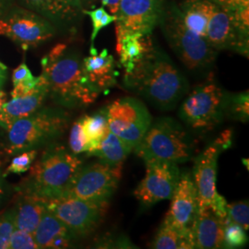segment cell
I'll list each match as a JSON object with an SVG mask.
<instances>
[{
	"label": "cell",
	"instance_id": "obj_1",
	"mask_svg": "<svg viewBox=\"0 0 249 249\" xmlns=\"http://www.w3.org/2000/svg\"><path fill=\"white\" fill-rule=\"evenodd\" d=\"M124 86L158 109L175 108L187 93L188 82L169 55L157 45L124 75Z\"/></svg>",
	"mask_w": 249,
	"mask_h": 249
},
{
	"label": "cell",
	"instance_id": "obj_2",
	"mask_svg": "<svg viewBox=\"0 0 249 249\" xmlns=\"http://www.w3.org/2000/svg\"><path fill=\"white\" fill-rule=\"evenodd\" d=\"M41 64L48 95L57 104L70 108L88 107L98 98L100 93L87 79L82 59L67 45L54 46Z\"/></svg>",
	"mask_w": 249,
	"mask_h": 249
},
{
	"label": "cell",
	"instance_id": "obj_3",
	"mask_svg": "<svg viewBox=\"0 0 249 249\" xmlns=\"http://www.w3.org/2000/svg\"><path fill=\"white\" fill-rule=\"evenodd\" d=\"M81 165L82 160L62 145H50L32 164L21 187L23 193L45 200L63 196Z\"/></svg>",
	"mask_w": 249,
	"mask_h": 249
},
{
	"label": "cell",
	"instance_id": "obj_4",
	"mask_svg": "<svg viewBox=\"0 0 249 249\" xmlns=\"http://www.w3.org/2000/svg\"><path fill=\"white\" fill-rule=\"evenodd\" d=\"M69 123L70 116L62 109L40 108L10 124L6 151L12 155L52 142L65 133Z\"/></svg>",
	"mask_w": 249,
	"mask_h": 249
},
{
	"label": "cell",
	"instance_id": "obj_5",
	"mask_svg": "<svg viewBox=\"0 0 249 249\" xmlns=\"http://www.w3.org/2000/svg\"><path fill=\"white\" fill-rule=\"evenodd\" d=\"M194 142L186 129L171 117H160L151 124L135 153L144 161L167 160L176 163L193 158Z\"/></svg>",
	"mask_w": 249,
	"mask_h": 249
},
{
	"label": "cell",
	"instance_id": "obj_6",
	"mask_svg": "<svg viewBox=\"0 0 249 249\" xmlns=\"http://www.w3.org/2000/svg\"><path fill=\"white\" fill-rule=\"evenodd\" d=\"M160 24L170 47L189 71L204 70L214 62L216 50L205 37L185 25L179 8L164 10Z\"/></svg>",
	"mask_w": 249,
	"mask_h": 249
},
{
	"label": "cell",
	"instance_id": "obj_7",
	"mask_svg": "<svg viewBox=\"0 0 249 249\" xmlns=\"http://www.w3.org/2000/svg\"><path fill=\"white\" fill-rule=\"evenodd\" d=\"M232 133L225 130L213 142L194 159L193 179L196 185L198 209L210 207L214 213L225 221L227 215V201L217 191L218 160L223 151L231 145Z\"/></svg>",
	"mask_w": 249,
	"mask_h": 249
},
{
	"label": "cell",
	"instance_id": "obj_8",
	"mask_svg": "<svg viewBox=\"0 0 249 249\" xmlns=\"http://www.w3.org/2000/svg\"><path fill=\"white\" fill-rule=\"evenodd\" d=\"M229 95L213 82L197 85L181 105L179 116L194 130H209L226 116Z\"/></svg>",
	"mask_w": 249,
	"mask_h": 249
},
{
	"label": "cell",
	"instance_id": "obj_9",
	"mask_svg": "<svg viewBox=\"0 0 249 249\" xmlns=\"http://www.w3.org/2000/svg\"><path fill=\"white\" fill-rule=\"evenodd\" d=\"M107 107L109 130L131 152L140 144L152 121L148 108L133 97L116 99Z\"/></svg>",
	"mask_w": 249,
	"mask_h": 249
},
{
	"label": "cell",
	"instance_id": "obj_10",
	"mask_svg": "<svg viewBox=\"0 0 249 249\" xmlns=\"http://www.w3.org/2000/svg\"><path fill=\"white\" fill-rule=\"evenodd\" d=\"M45 201L46 209L70 230L75 238L87 236L96 230L106 215L108 204L69 196Z\"/></svg>",
	"mask_w": 249,
	"mask_h": 249
},
{
	"label": "cell",
	"instance_id": "obj_11",
	"mask_svg": "<svg viewBox=\"0 0 249 249\" xmlns=\"http://www.w3.org/2000/svg\"><path fill=\"white\" fill-rule=\"evenodd\" d=\"M120 178L121 168H113L101 161L81 165L64 196L108 203L116 192Z\"/></svg>",
	"mask_w": 249,
	"mask_h": 249
},
{
	"label": "cell",
	"instance_id": "obj_12",
	"mask_svg": "<svg viewBox=\"0 0 249 249\" xmlns=\"http://www.w3.org/2000/svg\"><path fill=\"white\" fill-rule=\"evenodd\" d=\"M55 34L50 20L25 9L4 13L0 18V36H6L23 51L42 45Z\"/></svg>",
	"mask_w": 249,
	"mask_h": 249
},
{
	"label": "cell",
	"instance_id": "obj_13",
	"mask_svg": "<svg viewBox=\"0 0 249 249\" xmlns=\"http://www.w3.org/2000/svg\"><path fill=\"white\" fill-rule=\"evenodd\" d=\"M146 175L134 191L142 206L150 208L165 199H171L177 187L181 171L178 163L167 160L145 161Z\"/></svg>",
	"mask_w": 249,
	"mask_h": 249
},
{
	"label": "cell",
	"instance_id": "obj_14",
	"mask_svg": "<svg viewBox=\"0 0 249 249\" xmlns=\"http://www.w3.org/2000/svg\"><path fill=\"white\" fill-rule=\"evenodd\" d=\"M164 0H120L116 15V34L151 35L164 13Z\"/></svg>",
	"mask_w": 249,
	"mask_h": 249
},
{
	"label": "cell",
	"instance_id": "obj_15",
	"mask_svg": "<svg viewBox=\"0 0 249 249\" xmlns=\"http://www.w3.org/2000/svg\"><path fill=\"white\" fill-rule=\"evenodd\" d=\"M241 33L231 13L216 5L209 21L206 39L217 50H232L249 56V38Z\"/></svg>",
	"mask_w": 249,
	"mask_h": 249
},
{
	"label": "cell",
	"instance_id": "obj_16",
	"mask_svg": "<svg viewBox=\"0 0 249 249\" xmlns=\"http://www.w3.org/2000/svg\"><path fill=\"white\" fill-rule=\"evenodd\" d=\"M171 200L165 219L184 231H192L198 212V198L194 179L189 172H181Z\"/></svg>",
	"mask_w": 249,
	"mask_h": 249
},
{
	"label": "cell",
	"instance_id": "obj_17",
	"mask_svg": "<svg viewBox=\"0 0 249 249\" xmlns=\"http://www.w3.org/2000/svg\"><path fill=\"white\" fill-rule=\"evenodd\" d=\"M82 63L87 79L100 94L116 85L119 72L114 56L107 49L98 52L91 45L89 56L84 57Z\"/></svg>",
	"mask_w": 249,
	"mask_h": 249
},
{
	"label": "cell",
	"instance_id": "obj_18",
	"mask_svg": "<svg viewBox=\"0 0 249 249\" xmlns=\"http://www.w3.org/2000/svg\"><path fill=\"white\" fill-rule=\"evenodd\" d=\"M224 224L210 207L198 209L191 229L195 249H224Z\"/></svg>",
	"mask_w": 249,
	"mask_h": 249
},
{
	"label": "cell",
	"instance_id": "obj_19",
	"mask_svg": "<svg viewBox=\"0 0 249 249\" xmlns=\"http://www.w3.org/2000/svg\"><path fill=\"white\" fill-rule=\"evenodd\" d=\"M47 96H49L47 85L41 76L40 84L32 92L21 97L12 98L4 104L0 109V126L7 130L10 124L18 119L34 114L42 108Z\"/></svg>",
	"mask_w": 249,
	"mask_h": 249
},
{
	"label": "cell",
	"instance_id": "obj_20",
	"mask_svg": "<svg viewBox=\"0 0 249 249\" xmlns=\"http://www.w3.org/2000/svg\"><path fill=\"white\" fill-rule=\"evenodd\" d=\"M33 234L40 249H67L75 239L70 230L47 209H45Z\"/></svg>",
	"mask_w": 249,
	"mask_h": 249
},
{
	"label": "cell",
	"instance_id": "obj_21",
	"mask_svg": "<svg viewBox=\"0 0 249 249\" xmlns=\"http://www.w3.org/2000/svg\"><path fill=\"white\" fill-rule=\"evenodd\" d=\"M153 45L151 35L142 33L116 34V51L124 74L133 71Z\"/></svg>",
	"mask_w": 249,
	"mask_h": 249
},
{
	"label": "cell",
	"instance_id": "obj_22",
	"mask_svg": "<svg viewBox=\"0 0 249 249\" xmlns=\"http://www.w3.org/2000/svg\"><path fill=\"white\" fill-rule=\"evenodd\" d=\"M30 9L52 23L69 24L82 12L77 0H23Z\"/></svg>",
	"mask_w": 249,
	"mask_h": 249
},
{
	"label": "cell",
	"instance_id": "obj_23",
	"mask_svg": "<svg viewBox=\"0 0 249 249\" xmlns=\"http://www.w3.org/2000/svg\"><path fill=\"white\" fill-rule=\"evenodd\" d=\"M46 209L45 199L23 193L14 208L15 229L34 233Z\"/></svg>",
	"mask_w": 249,
	"mask_h": 249
},
{
	"label": "cell",
	"instance_id": "obj_24",
	"mask_svg": "<svg viewBox=\"0 0 249 249\" xmlns=\"http://www.w3.org/2000/svg\"><path fill=\"white\" fill-rule=\"evenodd\" d=\"M215 8L216 4L211 0H187L179 9L185 25L206 38L207 27Z\"/></svg>",
	"mask_w": 249,
	"mask_h": 249
},
{
	"label": "cell",
	"instance_id": "obj_25",
	"mask_svg": "<svg viewBox=\"0 0 249 249\" xmlns=\"http://www.w3.org/2000/svg\"><path fill=\"white\" fill-rule=\"evenodd\" d=\"M151 248L156 249H195L192 231H184L164 218Z\"/></svg>",
	"mask_w": 249,
	"mask_h": 249
},
{
	"label": "cell",
	"instance_id": "obj_26",
	"mask_svg": "<svg viewBox=\"0 0 249 249\" xmlns=\"http://www.w3.org/2000/svg\"><path fill=\"white\" fill-rule=\"evenodd\" d=\"M130 151L126 149L122 141L113 133L108 130L98 147L89 152L87 156H96L99 161L107 164L113 168H122L124 160Z\"/></svg>",
	"mask_w": 249,
	"mask_h": 249
},
{
	"label": "cell",
	"instance_id": "obj_27",
	"mask_svg": "<svg viewBox=\"0 0 249 249\" xmlns=\"http://www.w3.org/2000/svg\"><path fill=\"white\" fill-rule=\"evenodd\" d=\"M82 127L87 139V151L95 150L107 131L108 119H107V107L101 109L91 116H86L81 118Z\"/></svg>",
	"mask_w": 249,
	"mask_h": 249
},
{
	"label": "cell",
	"instance_id": "obj_28",
	"mask_svg": "<svg viewBox=\"0 0 249 249\" xmlns=\"http://www.w3.org/2000/svg\"><path fill=\"white\" fill-rule=\"evenodd\" d=\"M230 12L243 35L249 36V0H211Z\"/></svg>",
	"mask_w": 249,
	"mask_h": 249
},
{
	"label": "cell",
	"instance_id": "obj_29",
	"mask_svg": "<svg viewBox=\"0 0 249 249\" xmlns=\"http://www.w3.org/2000/svg\"><path fill=\"white\" fill-rule=\"evenodd\" d=\"M238 121L248 122L249 118V91L229 95L227 105V114Z\"/></svg>",
	"mask_w": 249,
	"mask_h": 249
},
{
	"label": "cell",
	"instance_id": "obj_30",
	"mask_svg": "<svg viewBox=\"0 0 249 249\" xmlns=\"http://www.w3.org/2000/svg\"><path fill=\"white\" fill-rule=\"evenodd\" d=\"M224 249H240L248 244L247 231L236 223H225L223 229Z\"/></svg>",
	"mask_w": 249,
	"mask_h": 249
},
{
	"label": "cell",
	"instance_id": "obj_31",
	"mask_svg": "<svg viewBox=\"0 0 249 249\" xmlns=\"http://www.w3.org/2000/svg\"><path fill=\"white\" fill-rule=\"evenodd\" d=\"M82 13L88 15L92 22V32L90 36L91 45H93L95 38L97 37L102 29L110 25L111 23L115 22L116 20V16L110 14L103 6L92 10L83 9Z\"/></svg>",
	"mask_w": 249,
	"mask_h": 249
},
{
	"label": "cell",
	"instance_id": "obj_32",
	"mask_svg": "<svg viewBox=\"0 0 249 249\" xmlns=\"http://www.w3.org/2000/svg\"><path fill=\"white\" fill-rule=\"evenodd\" d=\"M225 223H233L242 226L246 231L249 229V206L248 200L227 204Z\"/></svg>",
	"mask_w": 249,
	"mask_h": 249
},
{
	"label": "cell",
	"instance_id": "obj_33",
	"mask_svg": "<svg viewBox=\"0 0 249 249\" xmlns=\"http://www.w3.org/2000/svg\"><path fill=\"white\" fill-rule=\"evenodd\" d=\"M38 151L36 149L29 150V151H22L20 154L14 157L9 167L3 174V177L6 178L10 174H22L31 168L33 162L36 160Z\"/></svg>",
	"mask_w": 249,
	"mask_h": 249
},
{
	"label": "cell",
	"instance_id": "obj_34",
	"mask_svg": "<svg viewBox=\"0 0 249 249\" xmlns=\"http://www.w3.org/2000/svg\"><path fill=\"white\" fill-rule=\"evenodd\" d=\"M70 148L72 153L76 155L87 151V139L82 127L81 118L72 124L70 133Z\"/></svg>",
	"mask_w": 249,
	"mask_h": 249
},
{
	"label": "cell",
	"instance_id": "obj_35",
	"mask_svg": "<svg viewBox=\"0 0 249 249\" xmlns=\"http://www.w3.org/2000/svg\"><path fill=\"white\" fill-rule=\"evenodd\" d=\"M14 230V209H12L0 215V249H9V240Z\"/></svg>",
	"mask_w": 249,
	"mask_h": 249
},
{
	"label": "cell",
	"instance_id": "obj_36",
	"mask_svg": "<svg viewBox=\"0 0 249 249\" xmlns=\"http://www.w3.org/2000/svg\"><path fill=\"white\" fill-rule=\"evenodd\" d=\"M9 249H38L34 234L15 229L9 240Z\"/></svg>",
	"mask_w": 249,
	"mask_h": 249
},
{
	"label": "cell",
	"instance_id": "obj_37",
	"mask_svg": "<svg viewBox=\"0 0 249 249\" xmlns=\"http://www.w3.org/2000/svg\"><path fill=\"white\" fill-rule=\"evenodd\" d=\"M102 6L107 8L110 14L116 16L119 9L120 0H101Z\"/></svg>",
	"mask_w": 249,
	"mask_h": 249
},
{
	"label": "cell",
	"instance_id": "obj_38",
	"mask_svg": "<svg viewBox=\"0 0 249 249\" xmlns=\"http://www.w3.org/2000/svg\"><path fill=\"white\" fill-rule=\"evenodd\" d=\"M3 175H1V171H0V204L3 201V198L5 196V186H4V181H3Z\"/></svg>",
	"mask_w": 249,
	"mask_h": 249
},
{
	"label": "cell",
	"instance_id": "obj_39",
	"mask_svg": "<svg viewBox=\"0 0 249 249\" xmlns=\"http://www.w3.org/2000/svg\"><path fill=\"white\" fill-rule=\"evenodd\" d=\"M80 4V7L82 10L84 9V6H93L95 0H77Z\"/></svg>",
	"mask_w": 249,
	"mask_h": 249
},
{
	"label": "cell",
	"instance_id": "obj_40",
	"mask_svg": "<svg viewBox=\"0 0 249 249\" xmlns=\"http://www.w3.org/2000/svg\"><path fill=\"white\" fill-rule=\"evenodd\" d=\"M7 5H8V0H0V18L6 12Z\"/></svg>",
	"mask_w": 249,
	"mask_h": 249
},
{
	"label": "cell",
	"instance_id": "obj_41",
	"mask_svg": "<svg viewBox=\"0 0 249 249\" xmlns=\"http://www.w3.org/2000/svg\"><path fill=\"white\" fill-rule=\"evenodd\" d=\"M7 102V94L0 89V109L4 106V104Z\"/></svg>",
	"mask_w": 249,
	"mask_h": 249
},
{
	"label": "cell",
	"instance_id": "obj_42",
	"mask_svg": "<svg viewBox=\"0 0 249 249\" xmlns=\"http://www.w3.org/2000/svg\"><path fill=\"white\" fill-rule=\"evenodd\" d=\"M7 80V78H3V77H0V89L2 88V86L4 85L5 81Z\"/></svg>",
	"mask_w": 249,
	"mask_h": 249
}]
</instances>
